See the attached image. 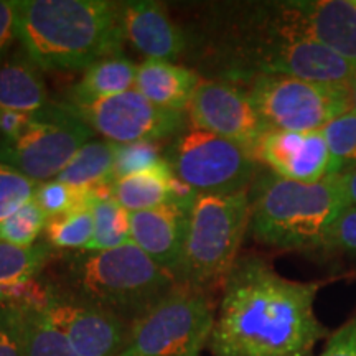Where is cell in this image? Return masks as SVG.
Masks as SVG:
<instances>
[{
	"instance_id": "cell-1",
	"label": "cell",
	"mask_w": 356,
	"mask_h": 356,
	"mask_svg": "<svg viewBox=\"0 0 356 356\" xmlns=\"http://www.w3.org/2000/svg\"><path fill=\"white\" fill-rule=\"evenodd\" d=\"M190 51L211 79L246 84L259 74H284L348 88L356 65L307 35L296 0L228 2L210 7Z\"/></svg>"
},
{
	"instance_id": "cell-2",
	"label": "cell",
	"mask_w": 356,
	"mask_h": 356,
	"mask_svg": "<svg viewBox=\"0 0 356 356\" xmlns=\"http://www.w3.org/2000/svg\"><path fill=\"white\" fill-rule=\"evenodd\" d=\"M323 284L287 279L262 256L241 254L222 284L208 350L213 356H314L330 335L315 312Z\"/></svg>"
},
{
	"instance_id": "cell-3",
	"label": "cell",
	"mask_w": 356,
	"mask_h": 356,
	"mask_svg": "<svg viewBox=\"0 0 356 356\" xmlns=\"http://www.w3.org/2000/svg\"><path fill=\"white\" fill-rule=\"evenodd\" d=\"M17 38L42 71L86 70L122 53L121 2L17 0Z\"/></svg>"
},
{
	"instance_id": "cell-4",
	"label": "cell",
	"mask_w": 356,
	"mask_h": 356,
	"mask_svg": "<svg viewBox=\"0 0 356 356\" xmlns=\"http://www.w3.org/2000/svg\"><path fill=\"white\" fill-rule=\"evenodd\" d=\"M248 193V234L256 243L307 256L332 254L333 231L348 207L338 175L300 184L261 165Z\"/></svg>"
},
{
	"instance_id": "cell-5",
	"label": "cell",
	"mask_w": 356,
	"mask_h": 356,
	"mask_svg": "<svg viewBox=\"0 0 356 356\" xmlns=\"http://www.w3.org/2000/svg\"><path fill=\"white\" fill-rule=\"evenodd\" d=\"M47 270L56 291L111 312L129 325L177 286L175 277L134 243L104 251L56 252Z\"/></svg>"
},
{
	"instance_id": "cell-6",
	"label": "cell",
	"mask_w": 356,
	"mask_h": 356,
	"mask_svg": "<svg viewBox=\"0 0 356 356\" xmlns=\"http://www.w3.org/2000/svg\"><path fill=\"white\" fill-rule=\"evenodd\" d=\"M249 191V190H248ZM195 195L177 284L211 291L225 284L249 233V193Z\"/></svg>"
},
{
	"instance_id": "cell-7",
	"label": "cell",
	"mask_w": 356,
	"mask_h": 356,
	"mask_svg": "<svg viewBox=\"0 0 356 356\" xmlns=\"http://www.w3.org/2000/svg\"><path fill=\"white\" fill-rule=\"evenodd\" d=\"M216 318L211 291L177 284L129 328L115 356H200Z\"/></svg>"
},
{
	"instance_id": "cell-8",
	"label": "cell",
	"mask_w": 356,
	"mask_h": 356,
	"mask_svg": "<svg viewBox=\"0 0 356 356\" xmlns=\"http://www.w3.org/2000/svg\"><path fill=\"white\" fill-rule=\"evenodd\" d=\"M165 159L173 175L197 195L248 191L261 168L244 147L190 124L168 140Z\"/></svg>"
},
{
	"instance_id": "cell-9",
	"label": "cell",
	"mask_w": 356,
	"mask_h": 356,
	"mask_svg": "<svg viewBox=\"0 0 356 356\" xmlns=\"http://www.w3.org/2000/svg\"><path fill=\"white\" fill-rule=\"evenodd\" d=\"M243 86L267 131H323L350 111L348 88L284 74H259Z\"/></svg>"
},
{
	"instance_id": "cell-10",
	"label": "cell",
	"mask_w": 356,
	"mask_h": 356,
	"mask_svg": "<svg viewBox=\"0 0 356 356\" xmlns=\"http://www.w3.org/2000/svg\"><path fill=\"white\" fill-rule=\"evenodd\" d=\"M96 134L65 101L50 102L10 144L0 147V162L43 184L55 180Z\"/></svg>"
},
{
	"instance_id": "cell-11",
	"label": "cell",
	"mask_w": 356,
	"mask_h": 356,
	"mask_svg": "<svg viewBox=\"0 0 356 356\" xmlns=\"http://www.w3.org/2000/svg\"><path fill=\"white\" fill-rule=\"evenodd\" d=\"M68 106L95 134L119 145L142 140L167 142L188 126L185 113L159 108L136 88L89 104Z\"/></svg>"
},
{
	"instance_id": "cell-12",
	"label": "cell",
	"mask_w": 356,
	"mask_h": 356,
	"mask_svg": "<svg viewBox=\"0 0 356 356\" xmlns=\"http://www.w3.org/2000/svg\"><path fill=\"white\" fill-rule=\"evenodd\" d=\"M186 118L190 126L225 137L254 157L267 132L246 88L225 79L203 78L191 97Z\"/></svg>"
},
{
	"instance_id": "cell-13",
	"label": "cell",
	"mask_w": 356,
	"mask_h": 356,
	"mask_svg": "<svg viewBox=\"0 0 356 356\" xmlns=\"http://www.w3.org/2000/svg\"><path fill=\"white\" fill-rule=\"evenodd\" d=\"M40 309L65 333L78 356H115L131 328L111 312L56 291L50 280L47 300Z\"/></svg>"
},
{
	"instance_id": "cell-14",
	"label": "cell",
	"mask_w": 356,
	"mask_h": 356,
	"mask_svg": "<svg viewBox=\"0 0 356 356\" xmlns=\"http://www.w3.org/2000/svg\"><path fill=\"white\" fill-rule=\"evenodd\" d=\"M256 160L277 177L300 184H315L333 175L323 131H267L257 145Z\"/></svg>"
},
{
	"instance_id": "cell-15",
	"label": "cell",
	"mask_w": 356,
	"mask_h": 356,
	"mask_svg": "<svg viewBox=\"0 0 356 356\" xmlns=\"http://www.w3.org/2000/svg\"><path fill=\"white\" fill-rule=\"evenodd\" d=\"M124 40L131 43L145 60L177 63L188 56L190 33L168 15L167 8L152 0L121 2Z\"/></svg>"
},
{
	"instance_id": "cell-16",
	"label": "cell",
	"mask_w": 356,
	"mask_h": 356,
	"mask_svg": "<svg viewBox=\"0 0 356 356\" xmlns=\"http://www.w3.org/2000/svg\"><path fill=\"white\" fill-rule=\"evenodd\" d=\"M188 208L167 203L152 210L131 213V243L175 277L188 231Z\"/></svg>"
},
{
	"instance_id": "cell-17",
	"label": "cell",
	"mask_w": 356,
	"mask_h": 356,
	"mask_svg": "<svg viewBox=\"0 0 356 356\" xmlns=\"http://www.w3.org/2000/svg\"><path fill=\"white\" fill-rule=\"evenodd\" d=\"M312 40L356 65V0H296Z\"/></svg>"
},
{
	"instance_id": "cell-18",
	"label": "cell",
	"mask_w": 356,
	"mask_h": 356,
	"mask_svg": "<svg viewBox=\"0 0 356 356\" xmlns=\"http://www.w3.org/2000/svg\"><path fill=\"white\" fill-rule=\"evenodd\" d=\"M203 76L197 70L180 63L145 60L137 65L136 88L159 108L185 113Z\"/></svg>"
},
{
	"instance_id": "cell-19",
	"label": "cell",
	"mask_w": 356,
	"mask_h": 356,
	"mask_svg": "<svg viewBox=\"0 0 356 356\" xmlns=\"http://www.w3.org/2000/svg\"><path fill=\"white\" fill-rule=\"evenodd\" d=\"M43 71L17 50L0 63V109L37 114L50 106Z\"/></svg>"
},
{
	"instance_id": "cell-20",
	"label": "cell",
	"mask_w": 356,
	"mask_h": 356,
	"mask_svg": "<svg viewBox=\"0 0 356 356\" xmlns=\"http://www.w3.org/2000/svg\"><path fill=\"white\" fill-rule=\"evenodd\" d=\"M137 65L122 53L96 61L73 84L65 102L89 104L106 97L131 91L136 86Z\"/></svg>"
},
{
	"instance_id": "cell-21",
	"label": "cell",
	"mask_w": 356,
	"mask_h": 356,
	"mask_svg": "<svg viewBox=\"0 0 356 356\" xmlns=\"http://www.w3.org/2000/svg\"><path fill=\"white\" fill-rule=\"evenodd\" d=\"M175 180L168 162L154 170L122 177L109 185L115 202L127 211H145L175 203Z\"/></svg>"
},
{
	"instance_id": "cell-22",
	"label": "cell",
	"mask_w": 356,
	"mask_h": 356,
	"mask_svg": "<svg viewBox=\"0 0 356 356\" xmlns=\"http://www.w3.org/2000/svg\"><path fill=\"white\" fill-rule=\"evenodd\" d=\"M118 147L119 144H114V142L91 139L78 150V154L71 159V162L56 177V180L68 185L84 186V188L111 185Z\"/></svg>"
},
{
	"instance_id": "cell-23",
	"label": "cell",
	"mask_w": 356,
	"mask_h": 356,
	"mask_svg": "<svg viewBox=\"0 0 356 356\" xmlns=\"http://www.w3.org/2000/svg\"><path fill=\"white\" fill-rule=\"evenodd\" d=\"M91 211L95 218V236L89 251H104L131 243V211L115 202L109 185L92 188Z\"/></svg>"
},
{
	"instance_id": "cell-24",
	"label": "cell",
	"mask_w": 356,
	"mask_h": 356,
	"mask_svg": "<svg viewBox=\"0 0 356 356\" xmlns=\"http://www.w3.org/2000/svg\"><path fill=\"white\" fill-rule=\"evenodd\" d=\"M56 252L44 241L32 246L0 241V287L42 277Z\"/></svg>"
},
{
	"instance_id": "cell-25",
	"label": "cell",
	"mask_w": 356,
	"mask_h": 356,
	"mask_svg": "<svg viewBox=\"0 0 356 356\" xmlns=\"http://www.w3.org/2000/svg\"><path fill=\"white\" fill-rule=\"evenodd\" d=\"M44 243L58 252L88 249L95 236V218L91 207L48 218L43 231Z\"/></svg>"
},
{
	"instance_id": "cell-26",
	"label": "cell",
	"mask_w": 356,
	"mask_h": 356,
	"mask_svg": "<svg viewBox=\"0 0 356 356\" xmlns=\"http://www.w3.org/2000/svg\"><path fill=\"white\" fill-rule=\"evenodd\" d=\"M24 307V305H22ZM25 310V356H78L65 333L38 307Z\"/></svg>"
},
{
	"instance_id": "cell-27",
	"label": "cell",
	"mask_w": 356,
	"mask_h": 356,
	"mask_svg": "<svg viewBox=\"0 0 356 356\" xmlns=\"http://www.w3.org/2000/svg\"><path fill=\"white\" fill-rule=\"evenodd\" d=\"M92 188L68 185L55 178V180L38 184L37 193H35L33 200L42 208L44 215L48 218H53L63 215V213L91 207Z\"/></svg>"
},
{
	"instance_id": "cell-28",
	"label": "cell",
	"mask_w": 356,
	"mask_h": 356,
	"mask_svg": "<svg viewBox=\"0 0 356 356\" xmlns=\"http://www.w3.org/2000/svg\"><path fill=\"white\" fill-rule=\"evenodd\" d=\"M165 162V145H162V142L142 140L119 145L118 155H115L113 181L122 177L154 170Z\"/></svg>"
},
{
	"instance_id": "cell-29",
	"label": "cell",
	"mask_w": 356,
	"mask_h": 356,
	"mask_svg": "<svg viewBox=\"0 0 356 356\" xmlns=\"http://www.w3.org/2000/svg\"><path fill=\"white\" fill-rule=\"evenodd\" d=\"M47 221L48 216L32 200L0 222V241L17 246H32L43 234Z\"/></svg>"
},
{
	"instance_id": "cell-30",
	"label": "cell",
	"mask_w": 356,
	"mask_h": 356,
	"mask_svg": "<svg viewBox=\"0 0 356 356\" xmlns=\"http://www.w3.org/2000/svg\"><path fill=\"white\" fill-rule=\"evenodd\" d=\"M323 136L330 147L333 175L356 165V113L348 111L338 115L328 126H325Z\"/></svg>"
},
{
	"instance_id": "cell-31",
	"label": "cell",
	"mask_w": 356,
	"mask_h": 356,
	"mask_svg": "<svg viewBox=\"0 0 356 356\" xmlns=\"http://www.w3.org/2000/svg\"><path fill=\"white\" fill-rule=\"evenodd\" d=\"M37 188V181L0 162V222L20 210L24 204L32 202Z\"/></svg>"
},
{
	"instance_id": "cell-32",
	"label": "cell",
	"mask_w": 356,
	"mask_h": 356,
	"mask_svg": "<svg viewBox=\"0 0 356 356\" xmlns=\"http://www.w3.org/2000/svg\"><path fill=\"white\" fill-rule=\"evenodd\" d=\"M0 356H25V310L0 302Z\"/></svg>"
},
{
	"instance_id": "cell-33",
	"label": "cell",
	"mask_w": 356,
	"mask_h": 356,
	"mask_svg": "<svg viewBox=\"0 0 356 356\" xmlns=\"http://www.w3.org/2000/svg\"><path fill=\"white\" fill-rule=\"evenodd\" d=\"M333 252L356 262V207H346L333 231Z\"/></svg>"
},
{
	"instance_id": "cell-34",
	"label": "cell",
	"mask_w": 356,
	"mask_h": 356,
	"mask_svg": "<svg viewBox=\"0 0 356 356\" xmlns=\"http://www.w3.org/2000/svg\"><path fill=\"white\" fill-rule=\"evenodd\" d=\"M318 356H356V310L346 322L328 335Z\"/></svg>"
},
{
	"instance_id": "cell-35",
	"label": "cell",
	"mask_w": 356,
	"mask_h": 356,
	"mask_svg": "<svg viewBox=\"0 0 356 356\" xmlns=\"http://www.w3.org/2000/svg\"><path fill=\"white\" fill-rule=\"evenodd\" d=\"M17 40V0H0V63Z\"/></svg>"
},
{
	"instance_id": "cell-36",
	"label": "cell",
	"mask_w": 356,
	"mask_h": 356,
	"mask_svg": "<svg viewBox=\"0 0 356 356\" xmlns=\"http://www.w3.org/2000/svg\"><path fill=\"white\" fill-rule=\"evenodd\" d=\"M337 175L340 178L346 204L348 207H356V165L345 168V170L337 173Z\"/></svg>"
},
{
	"instance_id": "cell-37",
	"label": "cell",
	"mask_w": 356,
	"mask_h": 356,
	"mask_svg": "<svg viewBox=\"0 0 356 356\" xmlns=\"http://www.w3.org/2000/svg\"><path fill=\"white\" fill-rule=\"evenodd\" d=\"M348 95H350V111L356 113V76L353 78V81L348 86Z\"/></svg>"
}]
</instances>
